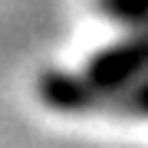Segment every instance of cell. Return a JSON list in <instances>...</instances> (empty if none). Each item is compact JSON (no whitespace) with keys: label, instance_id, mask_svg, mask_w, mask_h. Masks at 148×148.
<instances>
[{"label":"cell","instance_id":"cell-1","mask_svg":"<svg viewBox=\"0 0 148 148\" xmlns=\"http://www.w3.org/2000/svg\"><path fill=\"white\" fill-rule=\"evenodd\" d=\"M142 76H148V27H138L135 36L106 49L92 66V86L102 92L122 89Z\"/></svg>","mask_w":148,"mask_h":148},{"label":"cell","instance_id":"cell-2","mask_svg":"<svg viewBox=\"0 0 148 148\" xmlns=\"http://www.w3.org/2000/svg\"><path fill=\"white\" fill-rule=\"evenodd\" d=\"M99 102H112V106L122 109V112H135V115L148 119V76L122 86V89H112V92L95 89V106H99Z\"/></svg>","mask_w":148,"mask_h":148},{"label":"cell","instance_id":"cell-3","mask_svg":"<svg viewBox=\"0 0 148 148\" xmlns=\"http://www.w3.org/2000/svg\"><path fill=\"white\" fill-rule=\"evenodd\" d=\"M109 16L128 23V27H148V0H106Z\"/></svg>","mask_w":148,"mask_h":148}]
</instances>
